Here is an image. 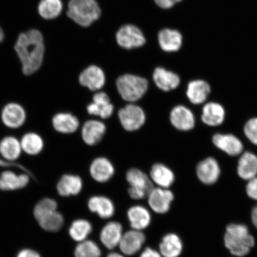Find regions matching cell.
Instances as JSON below:
<instances>
[{
    "mask_svg": "<svg viewBox=\"0 0 257 257\" xmlns=\"http://www.w3.org/2000/svg\"><path fill=\"white\" fill-rule=\"evenodd\" d=\"M159 42L164 51L175 52L181 48L182 36L178 31L165 29L159 32Z\"/></svg>",
    "mask_w": 257,
    "mask_h": 257,
    "instance_id": "30",
    "label": "cell"
},
{
    "mask_svg": "<svg viewBox=\"0 0 257 257\" xmlns=\"http://www.w3.org/2000/svg\"><path fill=\"white\" fill-rule=\"evenodd\" d=\"M105 126L102 122L98 120H89L86 121L82 127V139L89 146H94L100 142L105 134Z\"/></svg>",
    "mask_w": 257,
    "mask_h": 257,
    "instance_id": "27",
    "label": "cell"
},
{
    "mask_svg": "<svg viewBox=\"0 0 257 257\" xmlns=\"http://www.w3.org/2000/svg\"><path fill=\"white\" fill-rule=\"evenodd\" d=\"M245 191L249 198L257 202V176L248 181Z\"/></svg>",
    "mask_w": 257,
    "mask_h": 257,
    "instance_id": "39",
    "label": "cell"
},
{
    "mask_svg": "<svg viewBox=\"0 0 257 257\" xmlns=\"http://www.w3.org/2000/svg\"><path fill=\"white\" fill-rule=\"evenodd\" d=\"M220 166L213 157H208L201 161L197 167L198 178L204 185L216 184L220 178Z\"/></svg>",
    "mask_w": 257,
    "mask_h": 257,
    "instance_id": "11",
    "label": "cell"
},
{
    "mask_svg": "<svg viewBox=\"0 0 257 257\" xmlns=\"http://www.w3.org/2000/svg\"><path fill=\"white\" fill-rule=\"evenodd\" d=\"M156 4L161 8L170 9L173 7L182 0H154Z\"/></svg>",
    "mask_w": 257,
    "mask_h": 257,
    "instance_id": "41",
    "label": "cell"
},
{
    "mask_svg": "<svg viewBox=\"0 0 257 257\" xmlns=\"http://www.w3.org/2000/svg\"><path fill=\"white\" fill-rule=\"evenodd\" d=\"M123 227L117 221H110L102 228L99 239L106 248L112 250L119 245L123 236Z\"/></svg>",
    "mask_w": 257,
    "mask_h": 257,
    "instance_id": "12",
    "label": "cell"
},
{
    "mask_svg": "<svg viewBox=\"0 0 257 257\" xmlns=\"http://www.w3.org/2000/svg\"><path fill=\"white\" fill-rule=\"evenodd\" d=\"M152 181L160 188L168 189L175 182L174 173L162 164H156L150 172Z\"/></svg>",
    "mask_w": 257,
    "mask_h": 257,
    "instance_id": "31",
    "label": "cell"
},
{
    "mask_svg": "<svg viewBox=\"0 0 257 257\" xmlns=\"http://www.w3.org/2000/svg\"><path fill=\"white\" fill-rule=\"evenodd\" d=\"M53 126L58 133L69 134L75 133L79 126V121L75 115L69 112H59L52 118Z\"/></svg>",
    "mask_w": 257,
    "mask_h": 257,
    "instance_id": "26",
    "label": "cell"
},
{
    "mask_svg": "<svg viewBox=\"0 0 257 257\" xmlns=\"http://www.w3.org/2000/svg\"><path fill=\"white\" fill-rule=\"evenodd\" d=\"M118 115L122 126L127 131L139 130L146 121L143 109L135 104H128L121 108Z\"/></svg>",
    "mask_w": 257,
    "mask_h": 257,
    "instance_id": "6",
    "label": "cell"
},
{
    "mask_svg": "<svg viewBox=\"0 0 257 257\" xmlns=\"http://www.w3.org/2000/svg\"><path fill=\"white\" fill-rule=\"evenodd\" d=\"M5 38V34L4 32H3L2 29L0 28V43H2V42L4 40Z\"/></svg>",
    "mask_w": 257,
    "mask_h": 257,
    "instance_id": "46",
    "label": "cell"
},
{
    "mask_svg": "<svg viewBox=\"0 0 257 257\" xmlns=\"http://www.w3.org/2000/svg\"><path fill=\"white\" fill-rule=\"evenodd\" d=\"M213 143L218 149L231 156L240 155L243 152L242 143L238 138L232 134L214 135L213 137Z\"/></svg>",
    "mask_w": 257,
    "mask_h": 257,
    "instance_id": "15",
    "label": "cell"
},
{
    "mask_svg": "<svg viewBox=\"0 0 257 257\" xmlns=\"http://www.w3.org/2000/svg\"><path fill=\"white\" fill-rule=\"evenodd\" d=\"M116 40L120 47L127 50L142 47L146 43L142 31L133 25L122 27L117 32Z\"/></svg>",
    "mask_w": 257,
    "mask_h": 257,
    "instance_id": "7",
    "label": "cell"
},
{
    "mask_svg": "<svg viewBox=\"0 0 257 257\" xmlns=\"http://www.w3.org/2000/svg\"><path fill=\"white\" fill-rule=\"evenodd\" d=\"M79 82L91 91H97L103 87L105 84L104 72L98 66H89L80 74Z\"/></svg>",
    "mask_w": 257,
    "mask_h": 257,
    "instance_id": "16",
    "label": "cell"
},
{
    "mask_svg": "<svg viewBox=\"0 0 257 257\" xmlns=\"http://www.w3.org/2000/svg\"><path fill=\"white\" fill-rule=\"evenodd\" d=\"M224 243L231 254L243 257L248 255L253 248L255 240L245 224L230 223L225 230Z\"/></svg>",
    "mask_w": 257,
    "mask_h": 257,
    "instance_id": "2",
    "label": "cell"
},
{
    "mask_svg": "<svg viewBox=\"0 0 257 257\" xmlns=\"http://www.w3.org/2000/svg\"><path fill=\"white\" fill-rule=\"evenodd\" d=\"M57 204L55 200L51 198H44L38 202L35 207L34 213L35 217L38 221L46 215L57 210Z\"/></svg>",
    "mask_w": 257,
    "mask_h": 257,
    "instance_id": "37",
    "label": "cell"
},
{
    "mask_svg": "<svg viewBox=\"0 0 257 257\" xmlns=\"http://www.w3.org/2000/svg\"><path fill=\"white\" fill-rule=\"evenodd\" d=\"M107 257H125L123 253H120L117 252H111L110 253H108Z\"/></svg>",
    "mask_w": 257,
    "mask_h": 257,
    "instance_id": "45",
    "label": "cell"
},
{
    "mask_svg": "<svg viewBox=\"0 0 257 257\" xmlns=\"http://www.w3.org/2000/svg\"><path fill=\"white\" fill-rule=\"evenodd\" d=\"M22 152L21 141L17 138L6 137L0 141V157L6 162L16 163Z\"/></svg>",
    "mask_w": 257,
    "mask_h": 257,
    "instance_id": "18",
    "label": "cell"
},
{
    "mask_svg": "<svg viewBox=\"0 0 257 257\" xmlns=\"http://www.w3.org/2000/svg\"><path fill=\"white\" fill-rule=\"evenodd\" d=\"M116 86L118 93L124 100L136 102L146 94L149 82L142 77L126 74L117 79Z\"/></svg>",
    "mask_w": 257,
    "mask_h": 257,
    "instance_id": "4",
    "label": "cell"
},
{
    "mask_svg": "<svg viewBox=\"0 0 257 257\" xmlns=\"http://www.w3.org/2000/svg\"><path fill=\"white\" fill-rule=\"evenodd\" d=\"M83 183L79 176L64 175L59 180L57 185L58 193L62 197L77 195L82 191Z\"/></svg>",
    "mask_w": 257,
    "mask_h": 257,
    "instance_id": "29",
    "label": "cell"
},
{
    "mask_svg": "<svg viewBox=\"0 0 257 257\" xmlns=\"http://www.w3.org/2000/svg\"><path fill=\"white\" fill-rule=\"evenodd\" d=\"M140 257H163L159 251L153 248H147L141 252Z\"/></svg>",
    "mask_w": 257,
    "mask_h": 257,
    "instance_id": "42",
    "label": "cell"
},
{
    "mask_svg": "<svg viewBox=\"0 0 257 257\" xmlns=\"http://www.w3.org/2000/svg\"><path fill=\"white\" fill-rule=\"evenodd\" d=\"M89 210L95 213L102 219H108L113 216L115 206L110 198L104 196H94L88 202Z\"/></svg>",
    "mask_w": 257,
    "mask_h": 257,
    "instance_id": "20",
    "label": "cell"
},
{
    "mask_svg": "<svg viewBox=\"0 0 257 257\" xmlns=\"http://www.w3.org/2000/svg\"><path fill=\"white\" fill-rule=\"evenodd\" d=\"M40 226L47 232H55L61 229L64 224L62 214L57 210L46 215L38 220Z\"/></svg>",
    "mask_w": 257,
    "mask_h": 257,
    "instance_id": "35",
    "label": "cell"
},
{
    "mask_svg": "<svg viewBox=\"0 0 257 257\" xmlns=\"http://www.w3.org/2000/svg\"><path fill=\"white\" fill-rule=\"evenodd\" d=\"M183 248L184 245L181 237L173 233L166 234L159 245V252L163 257H179Z\"/></svg>",
    "mask_w": 257,
    "mask_h": 257,
    "instance_id": "24",
    "label": "cell"
},
{
    "mask_svg": "<svg viewBox=\"0 0 257 257\" xmlns=\"http://www.w3.org/2000/svg\"><path fill=\"white\" fill-rule=\"evenodd\" d=\"M243 132L247 139L257 146V117L250 118L246 122Z\"/></svg>",
    "mask_w": 257,
    "mask_h": 257,
    "instance_id": "38",
    "label": "cell"
},
{
    "mask_svg": "<svg viewBox=\"0 0 257 257\" xmlns=\"http://www.w3.org/2000/svg\"><path fill=\"white\" fill-rule=\"evenodd\" d=\"M174 200V194L168 189L153 188L148 196L149 206L155 213L164 214L170 210L172 202Z\"/></svg>",
    "mask_w": 257,
    "mask_h": 257,
    "instance_id": "9",
    "label": "cell"
},
{
    "mask_svg": "<svg viewBox=\"0 0 257 257\" xmlns=\"http://www.w3.org/2000/svg\"><path fill=\"white\" fill-rule=\"evenodd\" d=\"M90 173L95 181L99 183L107 182L114 173L111 163L104 157H98L91 164Z\"/></svg>",
    "mask_w": 257,
    "mask_h": 257,
    "instance_id": "22",
    "label": "cell"
},
{
    "mask_svg": "<svg viewBox=\"0 0 257 257\" xmlns=\"http://www.w3.org/2000/svg\"><path fill=\"white\" fill-rule=\"evenodd\" d=\"M237 172L241 179L249 181L257 176V156L246 152L240 157Z\"/></svg>",
    "mask_w": 257,
    "mask_h": 257,
    "instance_id": "21",
    "label": "cell"
},
{
    "mask_svg": "<svg viewBox=\"0 0 257 257\" xmlns=\"http://www.w3.org/2000/svg\"><path fill=\"white\" fill-rule=\"evenodd\" d=\"M126 180L130 185L128 195L134 200H140L148 197L154 188L152 179L140 169L133 168L128 170Z\"/></svg>",
    "mask_w": 257,
    "mask_h": 257,
    "instance_id": "5",
    "label": "cell"
},
{
    "mask_svg": "<svg viewBox=\"0 0 257 257\" xmlns=\"http://www.w3.org/2000/svg\"><path fill=\"white\" fill-rule=\"evenodd\" d=\"M0 166L3 168H16L20 169L22 171L28 173V174L34 176L33 174L27 168H26L25 166L21 165L20 164L16 163H9L6 162L5 161L2 160L1 157H0Z\"/></svg>",
    "mask_w": 257,
    "mask_h": 257,
    "instance_id": "40",
    "label": "cell"
},
{
    "mask_svg": "<svg viewBox=\"0 0 257 257\" xmlns=\"http://www.w3.org/2000/svg\"><path fill=\"white\" fill-rule=\"evenodd\" d=\"M92 224L87 220L78 219L73 221L69 228L70 237L76 242H81L87 239L92 231Z\"/></svg>",
    "mask_w": 257,
    "mask_h": 257,
    "instance_id": "33",
    "label": "cell"
},
{
    "mask_svg": "<svg viewBox=\"0 0 257 257\" xmlns=\"http://www.w3.org/2000/svg\"><path fill=\"white\" fill-rule=\"evenodd\" d=\"M146 240L143 231L132 229L123 233L118 247L123 255H134L143 248Z\"/></svg>",
    "mask_w": 257,
    "mask_h": 257,
    "instance_id": "10",
    "label": "cell"
},
{
    "mask_svg": "<svg viewBox=\"0 0 257 257\" xmlns=\"http://www.w3.org/2000/svg\"><path fill=\"white\" fill-rule=\"evenodd\" d=\"M210 92V86L207 82L195 80L189 83L186 95L192 104L198 105L207 100Z\"/></svg>",
    "mask_w": 257,
    "mask_h": 257,
    "instance_id": "28",
    "label": "cell"
},
{
    "mask_svg": "<svg viewBox=\"0 0 257 257\" xmlns=\"http://www.w3.org/2000/svg\"><path fill=\"white\" fill-rule=\"evenodd\" d=\"M75 257H101V250L94 241L85 240L79 242L75 250Z\"/></svg>",
    "mask_w": 257,
    "mask_h": 257,
    "instance_id": "36",
    "label": "cell"
},
{
    "mask_svg": "<svg viewBox=\"0 0 257 257\" xmlns=\"http://www.w3.org/2000/svg\"><path fill=\"white\" fill-rule=\"evenodd\" d=\"M17 257H41V256L34 250L26 249L19 252Z\"/></svg>",
    "mask_w": 257,
    "mask_h": 257,
    "instance_id": "43",
    "label": "cell"
},
{
    "mask_svg": "<svg viewBox=\"0 0 257 257\" xmlns=\"http://www.w3.org/2000/svg\"><path fill=\"white\" fill-rule=\"evenodd\" d=\"M113 110L114 106L111 103L110 98L104 92L96 93L93 97V102L87 107L89 114L97 115L102 118L110 117Z\"/></svg>",
    "mask_w": 257,
    "mask_h": 257,
    "instance_id": "19",
    "label": "cell"
},
{
    "mask_svg": "<svg viewBox=\"0 0 257 257\" xmlns=\"http://www.w3.org/2000/svg\"><path fill=\"white\" fill-rule=\"evenodd\" d=\"M100 15V8L95 0H70L67 16L82 27H89Z\"/></svg>",
    "mask_w": 257,
    "mask_h": 257,
    "instance_id": "3",
    "label": "cell"
},
{
    "mask_svg": "<svg viewBox=\"0 0 257 257\" xmlns=\"http://www.w3.org/2000/svg\"><path fill=\"white\" fill-rule=\"evenodd\" d=\"M31 178H34L27 173L18 175L11 170H6L0 175V189L10 191L24 188L28 185Z\"/></svg>",
    "mask_w": 257,
    "mask_h": 257,
    "instance_id": "13",
    "label": "cell"
},
{
    "mask_svg": "<svg viewBox=\"0 0 257 257\" xmlns=\"http://www.w3.org/2000/svg\"><path fill=\"white\" fill-rule=\"evenodd\" d=\"M15 48L25 75H32L40 69L43 62L45 48L43 37L39 31L31 30L21 34Z\"/></svg>",
    "mask_w": 257,
    "mask_h": 257,
    "instance_id": "1",
    "label": "cell"
},
{
    "mask_svg": "<svg viewBox=\"0 0 257 257\" xmlns=\"http://www.w3.org/2000/svg\"><path fill=\"white\" fill-rule=\"evenodd\" d=\"M27 117V112L23 106L16 102H10L5 105L1 112L3 123L12 130L23 126Z\"/></svg>",
    "mask_w": 257,
    "mask_h": 257,
    "instance_id": "8",
    "label": "cell"
},
{
    "mask_svg": "<svg viewBox=\"0 0 257 257\" xmlns=\"http://www.w3.org/2000/svg\"><path fill=\"white\" fill-rule=\"evenodd\" d=\"M127 216L132 229L143 231L152 222V216L148 209L137 205L128 209Z\"/></svg>",
    "mask_w": 257,
    "mask_h": 257,
    "instance_id": "17",
    "label": "cell"
},
{
    "mask_svg": "<svg viewBox=\"0 0 257 257\" xmlns=\"http://www.w3.org/2000/svg\"><path fill=\"white\" fill-rule=\"evenodd\" d=\"M153 80L157 87L164 91H170L178 87L181 82L179 76L162 67H157L153 73Z\"/></svg>",
    "mask_w": 257,
    "mask_h": 257,
    "instance_id": "25",
    "label": "cell"
},
{
    "mask_svg": "<svg viewBox=\"0 0 257 257\" xmlns=\"http://www.w3.org/2000/svg\"><path fill=\"white\" fill-rule=\"evenodd\" d=\"M225 118V110L222 105L217 102H208L202 108L201 119L209 126H218Z\"/></svg>",
    "mask_w": 257,
    "mask_h": 257,
    "instance_id": "23",
    "label": "cell"
},
{
    "mask_svg": "<svg viewBox=\"0 0 257 257\" xmlns=\"http://www.w3.org/2000/svg\"><path fill=\"white\" fill-rule=\"evenodd\" d=\"M63 4L61 0H41L38 6V12L46 19H53L62 13Z\"/></svg>",
    "mask_w": 257,
    "mask_h": 257,
    "instance_id": "34",
    "label": "cell"
},
{
    "mask_svg": "<svg viewBox=\"0 0 257 257\" xmlns=\"http://www.w3.org/2000/svg\"><path fill=\"white\" fill-rule=\"evenodd\" d=\"M170 119L173 126L180 131H190L195 126L194 114L184 105H178L173 108L170 113Z\"/></svg>",
    "mask_w": 257,
    "mask_h": 257,
    "instance_id": "14",
    "label": "cell"
},
{
    "mask_svg": "<svg viewBox=\"0 0 257 257\" xmlns=\"http://www.w3.org/2000/svg\"><path fill=\"white\" fill-rule=\"evenodd\" d=\"M250 219H251L253 226L257 229V204L252 208L251 213H250Z\"/></svg>",
    "mask_w": 257,
    "mask_h": 257,
    "instance_id": "44",
    "label": "cell"
},
{
    "mask_svg": "<svg viewBox=\"0 0 257 257\" xmlns=\"http://www.w3.org/2000/svg\"><path fill=\"white\" fill-rule=\"evenodd\" d=\"M22 151L28 155L37 156L43 152L44 142L39 134L28 133L22 137L21 140Z\"/></svg>",
    "mask_w": 257,
    "mask_h": 257,
    "instance_id": "32",
    "label": "cell"
}]
</instances>
